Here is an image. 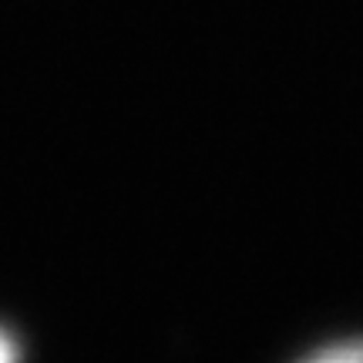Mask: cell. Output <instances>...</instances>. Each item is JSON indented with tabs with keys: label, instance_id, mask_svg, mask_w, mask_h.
<instances>
[{
	"label": "cell",
	"instance_id": "cell-1",
	"mask_svg": "<svg viewBox=\"0 0 363 363\" xmlns=\"http://www.w3.org/2000/svg\"><path fill=\"white\" fill-rule=\"evenodd\" d=\"M303 363H363V340H347V343H333L326 350H316Z\"/></svg>",
	"mask_w": 363,
	"mask_h": 363
},
{
	"label": "cell",
	"instance_id": "cell-2",
	"mask_svg": "<svg viewBox=\"0 0 363 363\" xmlns=\"http://www.w3.org/2000/svg\"><path fill=\"white\" fill-rule=\"evenodd\" d=\"M0 363H21V347L7 330H0Z\"/></svg>",
	"mask_w": 363,
	"mask_h": 363
}]
</instances>
